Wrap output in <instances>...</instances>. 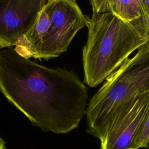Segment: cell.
<instances>
[{
    "label": "cell",
    "mask_w": 149,
    "mask_h": 149,
    "mask_svg": "<svg viewBox=\"0 0 149 149\" xmlns=\"http://www.w3.org/2000/svg\"><path fill=\"white\" fill-rule=\"evenodd\" d=\"M0 92L44 132L77 127L87 107V87L73 71L47 68L13 49L0 51Z\"/></svg>",
    "instance_id": "cell-1"
},
{
    "label": "cell",
    "mask_w": 149,
    "mask_h": 149,
    "mask_svg": "<svg viewBox=\"0 0 149 149\" xmlns=\"http://www.w3.org/2000/svg\"><path fill=\"white\" fill-rule=\"evenodd\" d=\"M82 49L84 82L94 87L118 69L135 50L148 43L130 22L111 12L93 13Z\"/></svg>",
    "instance_id": "cell-2"
},
{
    "label": "cell",
    "mask_w": 149,
    "mask_h": 149,
    "mask_svg": "<svg viewBox=\"0 0 149 149\" xmlns=\"http://www.w3.org/2000/svg\"><path fill=\"white\" fill-rule=\"evenodd\" d=\"M147 94H149V42L110 74L90 99L86 111L87 132L94 136L116 111Z\"/></svg>",
    "instance_id": "cell-3"
},
{
    "label": "cell",
    "mask_w": 149,
    "mask_h": 149,
    "mask_svg": "<svg viewBox=\"0 0 149 149\" xmlns=\"http://www.w3.org/2000/svg\"><path fill=\"white\" fill-rule=\"evenodd\" d=\"M149 111V94L137 97L116 111L94 136L101 149H134L135 139Z\"/></svg>",
    "instance_id": "cell-4"
},
{
    "label": "cell",
    "mask_w": 149,
    "mask_h": 149,
    "mask_svg": "<svg viewBox=\"0 0 149 149\" xmlns=\"http://www.w3.org/2000/svg\"><path fill=\"white\" fill-rule=\"evenodd\" d=\"M51 25L44 59L58 56L66 51L76 34L88 26L90 18L83 14L76 0H52L47 5Z\"/></svg>",
    "instance_id": "cell-5"
},
{
    "label": "cell",
    "mask_w": 149,
    "mask_h": 149,
    "mask_svg": "<svg viewBox=\"0 0 149 149\" xmlns=\"http://www.w3.org/2000/svg\"><path fill=\"white\" fill-rule=\"evenodd\" d=\"M52 0H0V48L15 45Z\"/></svg>",
    "instance_id": "cell-6"
},
{
    "label": "cell",
    "mask_w": 149,
    "mask_h": 149,
    "mask_svg": "<svg viewBox=\"0 0 149 149\" xmlns=\"http://www.w3.org/2000/svg\"><path fill=\"white\" fill-rule=\"evenodd\" d=\"M109 12L132 23L137 20L142 12V0H109Z\"/></svg>",
    "instance_id": "cell-7"
},
{
    "label": "cell",
    "mask_w": 149,
    "mask_h": 149,
    "mask_svg": "<svg viewBox=\"0 0 149 149\" xmlns=\"http://www.w3.org/2000/svg\"><path fill=\"white\" fill-rule=\"evenodd\" d=\"M132 23L149 42V0H142L141 16Z\"/></svg>",
    "instance_id": "cell-8"
},
{
    "label": "cell",
    "mask_w": 149,
    "mask_h": 149,
    "mask_svg": "<svg viewBox=\"0 0 149 149\" xmlns=\"http://www.w3.org/2000/svg\"><path fill=\"white\" fill-rule=\"evenodd\" d=\"M149 146V111L144 123L137 136L134 144V149L147 148Z\"/></svg>",
    "instance_id": "cell-9"
},
{
    "label": "cell",
    "mask_w": 149,
    "mask_h": 149,
    "mask_svg": "<svg viewBox=\"0 0 149 149\" xmlns=\"http://www.w3.org/2000/svg\"><path fill=\"white\" fill-rule=\"evenodd\" d=\"M109 0H90L93 13L109 12Z\"/></svg>",
    "instance_id": "cell-10"
},
{
    "label": "cell",
    "mask_w": 149,
    "mask_h": 149,
    "mask_svg": "<svg viewBox=\"0 0 149 149\" xmlns=\"http://www.w3.org/2000/svg\"><path fill=\"white\" fill-rule=\"evenodd\" d=\"M0 149H7L5 144V142L3 139L0 136Z\"/></svg>",
    "instance_id": "cell-11"
}]
</instances>
